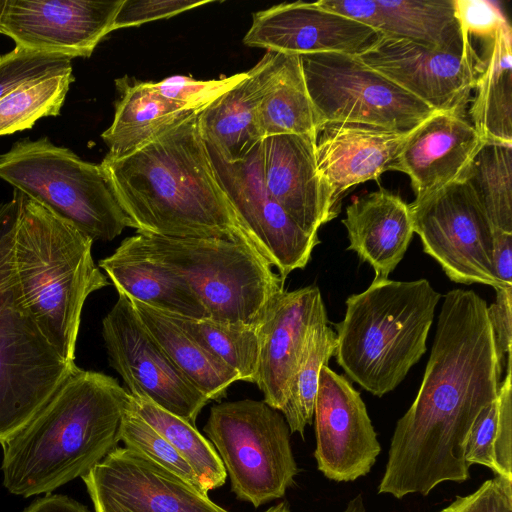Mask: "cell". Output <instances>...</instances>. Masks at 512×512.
<instances>
[{"instance_id": "obj_1", "label": "cell", "mask_w": 512, "mask_h": 512, "mask_svg": "<svg viewBox=\"0 0 512 512\" xmlns=\"http://www.w3.org/2000/svg\"><path fill=\"white\" fill-rule=\"evenodd\" d=\"M487 307L473 290L445 294L420 389L391 438L379 494L427 496L440 483L469 479V432L501 384L503 359Z\"/></svg>"}, {"instance_id": "obj_2", "label": "cell", "mask_w": 512, "mask_h": 512, "mask_svg": "<svg viewBox=\"0 0 512 512\" xmlns=\"http://www.w3.org/2000/svg\"><path fill=\"white\" fill-rule=\"evenodd\" d=\"M198 114L188 113L131 154L105 156L100 164L137 233L223 238L260 253L217 178Z\"/></svg>"}, {"instance_id": "obj_3", "label": "cell", "mask_w": 512, "mask_h": 512, "mask_svg": "<svg viewBox=\"0 0 512 512\" xmlns=\"http://www.w3.org/2000/svg\"><path fill=\"white\" fill-rule=\"evenodd\" d=\"M0 244L17 302L60 355L75 362L84 303L109 284L94 263L93 239L14 189L0 205Z\"/></svg>"}, {"instance_id": "obj_4", "label": "cell", "mask_w": 512, "mask_h": 512, "mask_svg": "<svg viewBox=\"0 0 512 512\" xmlns=\"http://www.w3.org/2000/svg\"><path fill=\"white\" fill-rule=\"evenodd\" d=\"M128 396L115 378L77 367L25 425L0 442L5 488L27 498L87 474L118 447Z\"/></svg>"}, {"instance_id": "obj_5", "label": "cell", "mask_w": 512, "mask_h": 512, "mask_svg": "<svg viewBox=\"0 0 512 512\" xmlns=\"http://www.w3.org/2000/svg\"><path fill=\"white\" fill-rule=\"evenodd\" d=\"M440 298L426 279L374 277L366 290L347 298L344 319L335 324L337 363L374 396L394 390L426 352Z\"/></svg>"}, {"instance_id": "obj_6", "label": "cell", "mask_w": 512, "mask_h": 512, "mask_svg": "<svg viewBox=\"0 0 512 512\" xmlns=\"http://www.w3.org/2000/svg\"><path fill=\"white\" fill-rule=\"evenodd\" d=\"M154 263L185 281L209 320L258 327L285 280L255 249L216 237H163L137 233L125 238Z\"/></svg>"}, {"instance_id": "obj_7", "label": "cell", "mask_w": 512, "mask_h": 512, "mask_svg": "<svg viewBox=\"0 0 512 512\" xmlns=\"http://www.w3.org/2000/svg\"><path fill=\"white\" fill-rule=\"evenodd\" d=\"M0 179L94 240L111 241L132 223L101 164L47 137L22 139L0 155Z\"/></svg>"}, {"instance_id": "obj_8", "label": "cell", "mask_w": 512, "mask_h": 512, "mask_svg": "<svg viewBox=\"0 0 512 512\" xmlns=\"http://www.w3.org/2000/svg\"><path fill=\"white\" fill-rule=\"evenodd\" d=\"M236 497L258 508L282 498L298 467L283 414L263 400L244 399L211 407L204 426Z\"/></svg>"}, {"instance_id": "obj_9", "label": "cell", "mask_w": 512, "mask_h": 512, "mask_svg": "<svg viewBox=\"0 0 512 512\" xmlns=\"http://www.w3.org/2000/svg\"><path fill=\"white\" fill-rule=\"evenodd\" d=\"M300 58L321 125L352 122L409 131L435 112L357 55L322 52Z\"/></svg>"}, {"instance_id": "obj_10", "label": "cell", "mask_w": 512, "mask_h": 512, "mask_svg": "<svg viewBox=\"0 0 512 512\" xmlns=\"http://www.w3.org/2000/svg\"><path fill=\"white\" fill-rule=\"evenodd\" d=\"M76 368L17 302L0 244V442L25 425Z\"/></svg>"}, {"instance_id": "obj_11", "label": "cell", "mask_w": 512, "mask_h": 512, "mask_svg": "<svg viewBox=\"0 0 512 512\" xmlns=\"http://www.w3.org/2000/svg\"><path fill=\"white\" fill-rule=\"evenodd\" d=\"M423 250L456 283L502 288L493 266L495 228L464 180L409 204Z\"/></svg>"}, {"instance_id": "obj_12", "label": "cell", "mask_w": 512, "mask_h": 512, "mask_svg": "<svg viewBox=\"0 0 512 512\" xmlns=\"http://www.w3.org/2000/svg\"><path fill=\"white\" fill-rule=\"evenodd\" d=\"M109 365L130 393H139L195 426L209 400L176 367L148 333L129 299L118 300L102 320Z\"/></svg>"}, {"instance_id": "obj_13", "label": "cell", "mask_w": 512, "mask_h": 512, "mask_svg": "<svg viewBox=\"0 0 512 512\" xmlns=\"http://www.w3.org/2000/svg\"><path fill=\"white\" fill-rule=\"evenodd\" d=\"M471 40L439 49L379 34L357 56L434 111L466 113L482 68Z\"/></svg>"}, {"instance_id": "obj_14", "label": "cell", "mask_w": 512, "mask_h": 512, "mask_svg": "<svg viewBox=\"0 0 512 512\" xmlns=\"http://www.w3.org/2000/svg\"><path fill=\"white\" fill-rule=\"evenodd\" d=\"M208 150L217 178L256 240L260 254L284 280L292 271L303 269L320 240L318 235L298 226L268 193L263 178L262 142L236 162H226L214 150Z\"/></svg>"}, {"instance_id": "obj_15", "label": "cell", "mask_w": 512, "mask_h": 512, "mask_svg": "<svg viewBox=\"0 0 512 512\" xmlns=\"http://www.w3.org/2000/svg\"><path fill=\"white\" fill-rule=\"evenodd\" d=\"M81 478L95 512H229L126 447H116Z\"/></svg>"}, {"instance_id": "obj_16", "label": "cell", "mask_w": 512, "mask_h": 512, "mask_svg": "<svg viewBox=\"0 0 512 512\" xmlns=\"http://www.w3.org/2000/svg\"><path fill=\"white\" fill-rule=\"evenodd\" d=\"M317 469L328 479L350 482L368 474L381 452L360 393L329 366L320 371L314 407Z\"/></svg>"}, {"instance_id": "obj_17", "label": "cell", "mask_w": 512, "mask_h": 512, "mask_svg": "<svg viewBox=\"0 0 512 512\" xmlns=\"http://www.w3.org/2000/svg\"><path fill=\"white\" fill-rule=\"evenodd\" d=\"M123 0H5L0 33L25 49L89 57L113 31Z\"/></svg>"}, {"instance_id": "obj_18", "label": "cell", "mask_w": 512, "mask_h": 512, "mask_svg": "<svg viewBox=\"0 0 512 512\" xmlns=\"http://www.w3.org/2000/svg\"><path fill=\"white\" fill-rule=\"evenodd\" d=\"M379 33L347 16L323 8L318 2L282 3L253 14L243 42L287 54L339 52L359 55Z\"/></svg>"}, {"instance_id": "obj_19", "label": "cell", "mask_w": 512, "mask_h": 512, "mask_svg": "<svg viewBox=\"0 0 512 512\" xmlns=\"http://www.w3.org/2000/svg\"><path fill=\"white\" fill-rule=\"evenodd\" d=\"M316 136L283 134L262 140L266 189L304 231L318 229L337 217L340 205L321 175L316 160Z\"/></svg>"}, {"instance_id": "obj_20", "label": "cell", "mask_w": 512, "mask_h": 512, "mask_svg": "<svg viewBox=\"0 0 512 512\" xmlns=\"http://www.w3.org/2000/svg\"><path fill=\"white\" fill-rule=\"evenodd\" d=\"M485 142L466 113L435 111L410 130L394 170L409 176L415 199H421L463 180Z\"/></svg>"}, {"instance_id": "obj_21", "label": "cell", "mask_w": 512, "mask_h": 512, "mask_svg": "<svg viewBox=\"0 0 512 512\" xmlns=\"http://www.w3.org/2000/svg\"><path fill=\"white\" fill-rule=\"evenodd\" d=\"M325 315L321 292L311 285L284 291L259 324L254 383L272 408L284 406L307 331Z\"/></svg>"}, {"instance_id": "obj_22", "label": "cell", "mask_w": 512, "mask_h": 512, "mask_svg": "<svg viewBox=\"0 0 512 512\" xmlns=\"http://www.w3.org/2000/svg\"><path fill=\"white\" fill-rule=\"evenodd\" d=\"M409 132L352 122L323 123L316 135V160L335 201L340 205L351 187L394 170Z\"/></svg>"}, {"instance_id": "obj_23", "label": "cell", "mask_w": 512, "mask_h": 512, "mask_svg": "<svg viewBox=\"0 0 512 512\" xmlns=\"http://www.w3.org/2000/svg\"><path fill=\"white\" fill-rule=\"evenodd\" d=\"M320 6L347 16L381 35L423 46L450 49L468 36L456 17L454 0H319Z\"/></svg>"}, {"instance_id": "obj_24", "label": "cell", "mask_w": 512, "mask_h": 512, "mask_svg": "<svg viewBox=\"0 0 512 512\" xmlns=\"http://www.w3.org/2000/svg\"><path fill=\"white\" fill-rule=\"evenodd\" d=\"M277 55L275 51H267L240 83L199 112L202 137L222 160H242L264 139L259 107Z\"/></svg>"}, {"instance_id": "obj_25", "label": "cell", "mask_w": 512, "mask_h": 512, "mask_svg": "<svg viewBox=\"0 0 512 512\" xmlns=\"http://www.w3.org/2000/svg\"><path fill=\"white\" fill-rule=\"evenodd\" d=\"M342 223L350 242L347 249L369 263L375 277L383 279L402 260L414 233L409 204L384 188L355 198Z\"/></svg>"}, {"instance_id": "obj_26", "label": "cell", "mask_w": 512, "mask_h": 512, "mask_svg": "<svg viewBox=\"0 0 512 512\" xmlns=\"http://www.w3.org/2000/svg\"><path fill=\"white\" fill-rule=\"evenodd\" d=\"M98 265L119 295L167 314L209 319L206 309L185 281L151 261L126 239Z\"/></svg>"}, {"instance_id": "obj_27", "label": "cell", "mask_w": 512, "mask_h": 512, "mask_svg": "<svg viewBox=\"0 0 512 512\" xmlns=\"http://www.w3.org/2000/svg\"><path fill=\"white\" fill-rule=\"evenodd\" d=\"M115 84L120 97L113 122L101 135L109 148L108 158L131 154L190 113L162 97L153 82L131 81L125 76Z\"/></svg>"}, {"instance_id": "obj_28", "label": "cell", "mask_w": 512, "mask_h": 512, "mask_svg": "<svg viewBox=\"0 0 512 512\" xmlns=\"http://www.w3.org/2000/svg\"><path fill=\"white\" fill-rule=\"evenodd\" d=\"M483 42L482 68L471 99L470 122L486 142L512 144V30Z\"/></svg>"}, {"instance_id": "obj_29", "label": "cell", "mask_w": 512, "mask_h": 512, "mask_svg": "<svg viewBox=\"0 0 512 512\" xmlns=\"http://www.w3.org/2000/svg\"><path fill=\"white\" fill-rule=\"evenodd\" d=\"M129 301L148 333L209 401L224 398L230 385L240 381L235 371L200 345L167 314L139 301Z\"/></svg>"}, {"instance_id": "obj_30", "label": "cell", "mask_w": 512, "mask_h": 512, "mask_svg": "<svg viewBox=\"0 0 512 512\" xmlns=\"http://www.w3.org/2000/svg\"><path fill=\"white\" fill-rule=\"evenodd\" d=\"M277 53L259 107L263 138L283 134L316 136L321 122L307 90L300 55Z\"/></svg>"}, {"instance_id": "obj_31", "label": "cell", "mask_w": 512, "mask_h": 512, "mask_svg": "<svg viewBox=\"0 0 512 512\" xmlns=\"http://www.w3.org/2000/svg\"><path fill=\"white\" fill-rule=\"evenodd\" d=\"M130 407L160 433L193 469L208 493L224 485L227 473L212 443L188 421L164 410L139 393H130Z\"/></svg>"}, {"instance_id": "obj_32", "label": "cell", "mask_w": 512, "mask_h": 512, "mask_svg": "<svg viewBox=\"0 0 512 512\" xmlns=\"http://www.w3.org/2000/svg\"><path fill=\"white\" fill-rule=\"evenodd\" d=\"M465 461L492 470L495 476L512 480V353L498 397L475 420L466 442Z\"/></svg>"}, {"instance_id": "obj_33", "label": "cell", "mask_w": 512, "mask_h": 512, "mask_svg": "<svg viewBox=\"0 0 512 512\" xmlns=\"http://www.w3.org/2000/svg\"><path fill=\"white\" fill-rule=\"evenodd\" d=\"M336 346V333L328 325L325 315L315 321L307 331L287 400L280 410L290 432H297L302 438L306 426L313 421L321 368L328 366Z\"/></svg>"}, {"instance_id": "obj_34", "label": "cell", "mask_w": 512, "mask_h": 512, "mask_svg": "<svg viewBox=\"0 0 512 512\" xmlns=\"http://www.w3.org/2000/svg\"><path fill=\"white\" fill-rule=\"evenodd\" d=\"M463 180L495 230L512 234V144L485 142Z\"/></svg>"}, {"instance_id": "obj_35", "label": "cell", "mask_w": 512, "mask_h": 512, "mask_svg": "<svg viewBox=\"0 0 512 512\" xmlns=\"http://www.w3.org/2000/svg\"><path fill=\"white\" fill-rule=\"evenodd\" d=\"M167 316L206 350L235 371L240 381L255 382L258 327L221 324L209 319H194L171 314Z\"/></svg>"}, {"instance_id": "obj_36", "label": "cell", "mask_w": 512, "mask_h": 512, "mask_svg": "<svg viewBox=\"0 0 512 512\" xmlns=\"http://www.w3.org/2000/svg\"><path fill=\"white\" fill-rule=\"evenodd\" d=\"M73 73L23 85L0 100V136L32 128L42 117L56 116L64 104Z\"/></svg>"}, {"instance_id": "obj_37", "label": "cell", "mask_w": 512, "mask_h": 512, "mask_svg": "<svg viewBox=\"0 0 512 512\" xmlns=\"http://www.w3.org/2000/svg\"><path fill=\"white\" fill-rule=\"evenodd\" d=\"M119 438L126 448L205 492L193 469L160 433L130 407L128 402L122 417Z\"/></svg>"}, {"instance_id": "obj_38", "label": "cell", "mask_w": 512, "mask_h": 512, "mask_svg": "<svg viewBox=\"0 0 512 512\" xmlns=\"http://www.w3.org/2000/svg\"><path fill=\"white\" fill-rule=\"evenodd\" d=\"M72 59L16 46L0 56V100L23 85L72 72Z\"/></svg>"}, {"instance_id": "obj_39", "label": "cell", "mask_w": 512, "mask_h": 512, "mask_svg": "<svg viewBox=\"0 0 512 512\" xmlns=\"http://www.w3.org/2000/svg\"><path fill=\"white\" fill-rule=\"evenodd\" d=\"M246 75L247 72H242L216 80H196L178 75L153 82V87L162 97L182 109L200 112L240 83Z\"/></svg>"}, {"instance_id": "obj_40", "label": "cell", "mask_w": 512, "mask_h": 512, "mask_svg": "<svg viewBox=\"0 0 512 512\" xmlns=\"http://www.w3.org/2000/svg\"><path fill=\"white\" fill-rule=\"evenodd\" d=\"M456 17L471 38L491 40L509 22L496 2L487 0H454Z\"/></svg>"}, {"instance_id": "obj_41", "label": "cell", "mask_w": 512, "mask_h": 512, "mask_svg": "<svg viewBox=\"0 0 512 512\" xmlns=\"http://www.w3.org/2000/svg\"><path fill=\"white\" fill-rule=\"evenodd\" d=\"M210 2V0H123L114 20L113 31L169 18Z\"/></svg>"}, {"instance_id": "obj_42", "label": "cell", "mask_w": 512, "mask_h": 512, "mask_svg": "<svg viewBox=\"0 0 512 512\" xmlns=\"http://www.w3.org/2000/svg\"><path fill=\"white\" fill-rule=\"evenodd\" d=\"M438 512H512V480L494 476Z\"/></svg>"}, {"instance_id": "obj_43", "label": "cell", "mask_w": 512, "mask_h": 512, "mask_svg": "<svg viewBox=\"0 0 512 512\" xmlns=\"http://www.w3.org/2000/svg\"><path fill=\"white\" fill-rule=\"evenodd\" d=\"M495 290L496 300L487 307V314L498 353L503 359L512 348V287Z\"/></svg>"}, {"instance_id": "obj_44", "label": "cell", "mask_w": 512, "mask_h": 512, "mask_svg": "<svg viewBox=\"0 0 512 512\" xmlns=\"http://www.w3.org/2000/svg\"><path fill=\"white\" fill-rule=\"evenodd\" d=\"M512 234L495 230L492 266L502 288L512 287Z\"/></svg>"}, {"instance_id": "obj_45", "label": "cell", "mask_w": 512, "mask_h": 512, "mask_svg": "<svg viewBox=\"0 0 512 512\" xmlns=\"http://www.w3.org/2000/svg\"><path fill=\"white\" fill-rule=\"evenodd\" d=\"M23 512H90L86 506L64 495L37 498Z\"/></svg>"}, {"instance_id": "obj_46", "label": "cell", "mask_w": 512, "mask_h": 512, "mask_svg": "<svg viewBox=\"0 0 512 512\" xmlns=\"http://www.w3.org/2000/svg\"><path fill=\"white\" fill-rule=\"evenodd\" d=\"M264 512H292L287 502H280L266 509ZM342 512H366L361 494L350 500Z\"/></svg>"}, {"instance_id": "obj_47", "label": "cell", "mask_w": 512, "mask_h": 512, "mask_svg": "<svg viewBox=\"0 0 512 512\" xmlns=\"http://www.w3.org/2000/svg\"><path fill=\"white\" fill-rule=\"evenodd\" d=\"M4 3H5V0H0V16H1V13L3 10Z\"/></svg>"}]
</instances>
